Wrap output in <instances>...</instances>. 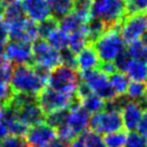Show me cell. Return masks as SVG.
<instances>
[{
    "label": "cell",
    "mask_w": 147,
    "mask_h": 147,
    "mask_svg": "<svg viewBox=\"0 0 147 147\" xmlns=\"http://www.w3.org/2000/svg\"><path fill=\"white\" fill-rule=\"evenodd\" d=\"M49 72L44 68L28 63L13 65L9 82L13 94L38 96L47 84Z\"/></svg>",
    "instance_id": "obj_1"
},
{
    "label": "cell",
    "mask_w": 147,
    "mask_h": 147,
    "mask_svg": "<svg viewBox=\"0 0 147 147\" xmlns=\"http://www.w3.org/2000/svg\"><path fill=\"white\" fill-rule=\"evenodd\" d=\"M126 14L123 0H91L90 15L103 22L107 28H118Z\"/></svg>",
    "instance_id": "obj_2"
},
{
    "label": "cell",
    "mask_w": 147,
    "mask_h": 147,
    "mask_svg": "<svg viewBox=\"0 0 147 147\" xmlns=\"http://www.w3.org/2000/svg\"><path fill=\"white\" fill-rule=\"evenodd\" d=\"M94 46L101 61H114V59L126 49V43L118 28H109L90 44Z\"/></svg>",
    "instance_id": "obj_3"
},
{
    "label": "cell",
    "mask_w": 147,
    "mask_h": 147,
    "mask_svg": "<svg viewBox=\"0 0 147 147\" xmlns=\"http://www.w3.org/2000/svg\"><path fill=\"white\" fill-rule=\"evenodd\" d=\"M37 99L39 105L45 115L63 109H69L74 101L78 100L75 94H63L49 88V86H45L38 94Z\"/></svg>",
    "instance_id": "obj_4"
},
{
    "label": "cell",
    "mask_w": 147,
    "mask_h": 147,
    "mask_svg": "<svg viewBox=\"0 0 147 147\" xmlns=\"http://www.w3.org/2000/svg\"><path fill=\"white\" fill-rule=\"evenodd\" d=\"M80 82L78 71L65 65H58L49 72L47 85L49 88L63 94H75Z\"/></svg>",
    "instance_id": "obj_5"
},
{
    "label": "cell",
    "mask_w": 147,
    "mask_h": 147,
    "mask_svg": "<svg viewBox=\"0 0 147 147\" xmlns=\"http://www.w3.org/2000/svg\"><path fill=\"white\" fill-rule=\"evenodd\" d=\"M32 53V65L52 71L56 67L61 65L60 53L57 49L52 47L43 39H37L31 45Z\"/></svg>",
    "instance_id": "obj_6"
},
{
    "label": "cell",
    "mask_w": 147,
    "mask_h": 147,
    "mask_svg": "<svg viewBox=\"0 0 147 147\" xmlns=\"http://www.w3.org/2000/svg\"><path fill=\"white\" fill-rule=\"evenodd\" d=\"M90 130L98 134H109L123 130V123L120 112L102 110L91 115L89 118Z\"/></svg>",
    "instance_id": "obj_7"
},
{
    "label": "cell",
    "mask_w": 147,
    "mask_h": 147,
    "mask_svg": "<svg viewBox=\"0 0 147 147\" xmlns=\"http://www.w3.org/2000/svg\"><path fill=\"white\" fill-rule=\"evenodd\" d=\"M80 78L89 87L94 94L104 101L112 100L116 97V94L109 82V76L99 69L82 71Z\"/></svg>",
    "instance_id": "obj_8"
},
{
    "label": "cell",
    "mask_w": 147,
    "mask_h": 147,
    "mask_svg": "<svg viewBox=\"0 0 147 147\" xmlns=\"http://www.w3.org/2000/svg\"><path fill=\"white\" fill-rule=\"evenodd\" d=\"M147 29V16L145 14H126L118 25V30L126 44L140 40Z\"/></svg>",
    "instance_id": "obj_9"
},
{
    "label": "cell",
    "mask_w": 147,
    "mask_h": 147,
    "mask_svg": "<svg viewBox=\"0 0 147 147\" xmlns=\"http://www.w3.org/2000/svg\"><path fill=\"white\" fill-rule=\"evenodd\" d=\"M7 28L9 31V39L12 41L26 42L31 44L39 39L37 24L27 17L17 23L7 25Z\"/></svg>",
    "instance_id": "obj_10"
},
{
    "label": "cell",
    "mask_w": 147,
    "mask_h": 147,
    "mask_svg": "<svg viewBox=\"0 0 147 147\" xmlns=\"http://www.w3.org/2000/svg\"><path fill=\"white\" fill-rule=\"evenodd\" d=\"M4 58L12 65H32L31 44L26 42L12 41L4 44Z\"/></svg>",
    "instance_id": "obj_11"
},
{
    "label": "cell",
    "mask_w": 147,
    "mask_h": 147,
    "mask_svg": "<svg viewBox=\"0 0 147 147\" xmlns=\"http://www.w3.org/2000/svg\"><path fill=\"white\" fill-rule=\"evenodd\" d=\"M56 130L46 123L31 126L25 134V140L31 147H46L54 139H56Z\"/></svg>",
    "instance_id": "obj_12"
},
{
    "label": "cell",
    "mask_w": 147,
    "mask_h": 147,
    "mask_svg": "<svg viewBox=\"0 0 147 147\" xmlns=\"http://www.w3.org/2000/svg\"><path fill=\"white\" fill-rule=\"evenodd\" d=\"M89 113L82 107L80 100L74 101L73 104L69 107V113L67 116L65 123L70 127L76 136H80L83 132L87 130L89 126Z\"/></svg>",
    "instance_id": "obj_13"
},
{
    "label": "cell",
    "mask_w": 147,
    "mask_h": 147,
    "mask_svg": "<svg viewBox=\"0 0 147 147\" xmlns=\"http://www.w3.org/2000/svg\"><path fill=\"white\" fill-rule=\"evenodd\" d=\"M25 14L34 23H40L51 16L49 5L45 0H22Z\"/></svg>",
    "instance_id": "obj_14"
},
{
    "label": "cell",
    "mask_w": 147,
    "mask_h": 147,
    "mask_svg": "<svg viewBox=\"0 0 147 147\" xmlns=\"http://www.w3.org/2000/svg\"><path fill=\"white\" fill-rule=\"evenodd\" d=\"M143 111V107L140 105L139 103L129 100L120 111L123 128L129 132L135 130L141 120Z\"/></svg>",
    "instance_id": "obj_15"
},
{
    "label": "cell",
    "mask_w": 147,
    "mask_h": 147,
    "mask_svg": "<svg viewBox=\"0 0 147 147\" xmlns=\"http://www.w3.org/2000/svg\"><path fill=\"white\" fill-rule=\"evenodd\" d=\"M78 59V70L86 71V70L97 69L99 63L101 62L98 54L92 45H87L76 55Z\"/></svg>",
    "instance_id": "obj_16"
},
{
    "label": "cell",
    "mask_w": 147,
    "mask_h": 147,
    "mask_svg": "<svg viewBox=\"0 0 147 147\" xmlns=\"http://www.w3.org/2000/svg\"><path fill=\"white\" fill-rule=\"evenodd\" d=\"M127 98L130 101L139 103L143 107V110L147 109V84L144 82L129 83L128 89L126 91Z\"/></svg>",
    "instance_id": "obj_17"
},
{
    "label": "cell",
    "mask_w": 147,
    "mask_h": 147,
    "mask_svg": "<svg viewBox=\"0 0 147 147\" xmlns=\"http://www.w3.org/2000/svg\"><path fill=\"white\" fill-rule=\"evenodd\" d=\"M2 17L5 25H10L25 20L27 16L25 14L22 0H12L11 2H9L5 5Z\"/></svg>",
    "instance_id": "obj_18"
},
{
    "label": "cell",
    "mask_w": 147,
    "mask_h": 147,
    "mask_svg": "<svg viewBox=\"0 0 147 147\" xmlns=\"http://www.w3.org/2000/svg\"><path fill=\"white\" fill-rule=\"evenodd\" d=\"M86 23L87 22L84 21L82 17H80L76 13L72 11L59 21V27L67 34H70V33H73L78 30L84 29Z\"/></svg>",
    "instance_id": "obj_19"
},
{
    "label": "cell",
    "mask_w": 147,
    "mask_h": 147,
    "mask_svg": "<svg viewBox=\"0 0 147 147\" xmlns=\"http://www.w3.org/2000/svg\"><path fill=\"white\" fill-rule=\"evenodd\" d=\"M45 1L49 5L51 14L55 18H57L58 21L61 20L67 14L72 12L74 9L73 0H45Z\"/></svg>",
    "instance_id": "obj_20"
},
{
    "label": "cell",
    "mask_w": 147,
    "mask_h": 147,
    "mask_svg": "<svg viewBox=\"0 0 147 147\" xmlns=\"http://www.w3.org/2000/svg\"><path fill=\"white\" fill-rule=\"evenodd\" d=\"M125 73L134 82H147V63L131 59L129 65H127Z\"/></svg>",
    "instance_id": "obj_21"
},
{
    "label": "cell",
    "mask_w": 147,
    "mask_h": 147,
    "mask_svg": "<svg viewBox=\"0 0 147 147\" xmlns=\"http://www.w3.org/2000/svg\"><path fill=\"white\" fill-rule=\"evenodd\" d=\"M109 82L113 90L115 91L116 96H123L126 94V91L129 86V78L127 76L125 72L116 71L114 73L109 75Z\"/></svg>",
    "instance_id": "obj_22"
},
{
    "label": "cell",
    "mask_w": 147,
    "mask_h": 147,
    "mask_svg": "<svg viewBox=\"0 0 147 147\" xmlns=\"http://www.w3.org/2000/svg\"><path fill=\"white\" fill-rule=\"evenodd\" d=\"M68 36H69L68 49H71L73 53L78 54L85 46L89 45L87 32H86V26L84 29L78 30V31H75L73 33H70Z\"/></svg>",
    "instance_id": "obj_23"
},
{
    "label": "cell",
    "mask_w": 147,
    "mask_h": 147,
    "mask_svg": "<svg viewBox=\"0 0 147 147\" xmlns=\"http://www.w3.org/2000/svg\"><path fill=\"white\" fill-rule=\"evenodd\" d=\"M106 29L109 28L106 27V25L103 22H101L98 18L90 17L89 21L86 23V32H87L89 44H92Z\"/></svg>",
    "instance_id": "obj_24"
},
{
    "label": "cell",
    "mask_w": 147,
    "mask_h": 147,
    "mask_svg": "<svg viewBox=\"0 0 147 147\" xmlns=\"http://www.w3.org/2000/svg\"><path fill=\"white\" fill-rule=\"evenodd\" d=\"M46 40H47L46 42L52 47L57 49L58 52L67 49L68 44H69V36L65 31H62L60 28H57L56 30H54L53 32L46 38Z\"/></svg>",
    "instance_id": "obj_25"
},
{
    "label": "cell",
    "mask_w": 147,
    "mask_h": 147,
    "mask_svg": "<svg viewBox=\"0 0 147 147\" xmlns=\"http://www.w3.org/2000/svg\"><path fill=\"white\" fill-rule=\"evenodd\" d=\"M80 103H81L83 109L87 111L89 114H94V113H98L104 109L105 101L102 100L100 97H98L97 94H90L89 96L80 100Z\"/></svg>",
    "instance_id": "obj_26"
},
{
    "label": "cell",
    "mask_w": 147,
    "mask_h": 147,
    "mask_svg": "<svg viewBox=\"0 0 147 147\" xmlns=\"http://www.w3.org/2000/svg\"><path fill=\"white\" fill-rule=\"evenodd\" d=\"M126 49L132 59L147 63V46L142 41L136 40V41L128 44V47Z\"/></svg>",
    "instance_id": "obj_27"
},
{
    "label": "cell",
    "mask_w": 147,
    "mask_h": 147,
    "mask_svg": "<svg viewBox=\"0 0 147 147\" xmlns=\"http://www.w3.org/2000/svg\"><path fill=\"white\" fill-rule=\"evenodd\" d=\"M37 26L39 38L46 40V38L49 37L54 30H56L59 27V21L54 16H49L47 18H45L44 21L40 22Z\"/></svg>",
    "instance_id": "obj_28"
},
{
    "label": "cell",
    "mask_w": 147,
    "mask_h": 147,
    "mask_svg": "<svg viewBox=\"0 0 147 147\" xmlns=\"http://www.w3.org/2000/svg\"><path fill=\"white\" fill-rule=\"evenodd\" d=\"M69 113V109H63V110H59L53 113L45 115L44 121L51 127H53L54 129H57L58 127L65 123L67 120V116Z\"/></svg>",
    "instance_id": "obj_29"
},
{
    "label": "cell",
    "mask_w": 147,
    "mask_h": 147,
    "mask_svg": "<svg viewBox=\"0 0 147 147\" xmlns=\"http://www.w3.org/2000/svg\"><path fill=\"white\" fill-rule=\"evenodd\" d=\"M127 140L126 132L123 130L105 134L103 138V142L105 147H125Z\"/></svg>",
    "instance_id": "obj_30"
},
{
    "label": "cell",
    "mask_w": 147,
    "mask_h": 147,
    "mask_svg": "<svg viewBox=\"0 0 147 147\" xmlns=\"http://www.w3.org/2000/svg\"><path fill=\"white\" fill-rule=\"evenodd\" d=\"M80 138L82 139V142L85 147H105L103 138L91 130H86L80 135Z\"/></svg>",
    "instance_id": "obj_31"
},
{
    "label": "cell",
    "mask_w": 147,
    "mask_h": 147,
    "mask_svg": "<svg viewBox=\"0 0 147 147\" xmlns=\"http://www.w3.org/2000/svg\"><path fill=\"white\" fill-rule=\"evenodd\" d=\"M126 13L128 15L147 13V0H127Z\"/></svg>",
    "instance_id": "obj_32"
},
{
    "label": "cell",
    "mask_w": 147,
    "mask_h": 147,
    "mask_svg": "<svg viewBox=\"0 0 147 147\" xmlns=\"http://www.w3.org/2000/svg\"><path fill=\"white\" fill-rule=\"evenodd\" d=\"M60 53V57H61V65H65L71 69L78 70V59H76V55L78 54L73 53L70 49H65L59 52Z\"/></svg>",
    "instance_id": "obj_33"
},
{
    "label": "cell",
    "mask_w": 147,
    "mask_h": 147,
    "mask_svg": "<svg viewBox=\"0 0 147 147\" xmlns=\"http://www.w3.org/2000/svg\"><path fill=\"white\" fill-rule=\"evenodd\" d=\"M1 147H29V145L24 136L10 134L2 139Z\"/></svg>",
    "instance_id": "obj_34"
},
{
    "label": "cell",
    "mask_w": 147,
    "mask_h": 147,
    "mask_svg": "<svg viewBox=\"0 0 147 147\" xmlns=\"http://www.w3.org/2000/svg\"><path fill=\"white\" fill-rule=\"evenodd\" d=\"M125 147H147V139L138 132L131 131L127 135Z\"/></svg>",
    "instance_id": "obj_35"
},
{
    "label": "cell",
    "mask_w": 147,
    "mask_h": 147,
    "mask_svg": "<svg viewBox=\"0 0 147 147\" xmlns=\"http://www.w3.org/2000/svg\"><path fill=\"white\" fill-rule=\"evenodd\" d=\"M132 58L130 57V55L127 52V49L125 51H123L121 53L119 54L117 57L114 59V65L116 67L117 71H120V72H125L126 71L127 65H129V62Z\"/></svg>",
    "instance_id": "obj_36"
},
{
    "label": "cell",
    "mask_w": 147,
    "mask_h": 147,
    "mask_svg": "<svg viewBox=\"0 0 147 147\" xmlns=\"http://www.w3.org/2000/svg\"><path fill=\"white\" fill-rule=\"evenodd\" d=\"M13 65L9 61H5L0 65V83H9L11 73H12Z\"/></svg>",
    "instance_id": "obj_37"
},
{
    "label": "cell",
    "mask_w": 147,
    "mask_h": 147,
    "mask_svg": "<svg viewBox=\"0 0 147 147\" xmlns=\"http://www.w3.org/2000/svg\"><path fill=\"white\" fill-rule=\"evenodd\" d=\"M13 91L11 87L9 86V83H0V103L3 105L12 98Z\"/></svg>",
    "instance_id": "obj_38"
},
{
    "label": "cell",
    "mask_w": 147,
    "mask_h": 147,
    "mask_svg": "<svg viewBox=\"0 0 147 147\" xmlns=\"http://www.w3.org/2000/svg\"><path fill=\"white\" fill-rule=\"evenodd\" d=\"M136 129H138V133L147 139V109L143 111V114H142L141 120H140Z\"/></svg>",
    "instance_id": "obj_39"
},
{
    "label": "cell",
    "mask_w": 147,
    "mask_h": 147,
    "mask_svg": "<svg viewBox=\"0 0 147 147\" xmlns=\"http://www.w3.org/2000/svg\"><path fill=\"white\" fill-rule=\"evenodd\" d=\"M9 41V31L7 25L0 20V45H4Z\"/></svg>",
    "instance_id": "obj_40"
},
{
    "label": "cell",
    "mask_w": 147,
    "mask_h": 147,
    "mask_svg": "<svg viewBox=\"0 0 147 147\" xmlns=\"http://www.w3.org/2000/svg\"><path fill=\"white\" fill-rule=\"evenodd\" d=\"M69 144L70 143H68V142L62 141V140L57 138V139H54L46 147H69Z\"/></svg>",
    "instance_id": "obj_41"
},
{
    "label": "cell",
    "mask_w": 147,
    "mask_h": 147,
    "mask_svg": "<svg viewBox=\"0 0 147 147\" xmlns=\"http://www.w3.org/2000/svg\"><path fill=\"white\" fill-rule=\"evenodd\" d=\"M7 135H9L8 127L4 123V121L2 119H0V140L4 139Z\"/></svg>",
    "instance_id": "obj_42"
},
{
    "label": "cell",
    "mask_w": 147,
    "mask_h": 147,
    "mask_svg": "<svg viewBox=\"0 0 147 147\" xmlns=\"http://www.w3.org/2000/svg\"><path fill=\"white\" fill-rule=\"evenodd\" d=\"M69 147H85V146H84V144H83V142H82V139H81L80 136H78L76 139L73 140V141L69 144Z\"/></svg>",
    "instance_id": "obj_43"
},
{
    "label": "cell",
    "mask_w": 147,
    "mask_h": 147,
    "mask_svg": "<svg viewBox=\"0 0 147 147\" xmlns=\"http://www.w3.org/2000/svg\"><path fill=\"white\" fill-rule=\"evenodd\" d=\"M5 5H7L5 1H4V0H0V20H1V18H2V16H3Z\"/></svg>",
    "instance_id": "obj_44"
},
{
    "label": "cell",
    "mask_w": 147,
    "mask_h": 147,
    "mask_svg": "<svg viewBox=\"0 0 147 147\" xmlns=\"http://www.w3.org/2000/svg\"><path fill=\"white\" fill-rule=\"evenodd\" d=\"M142 42L147 46V29H146V31L144 32L143 36H142Z\"/></svg>",
    "instance_id": "obj_45"
},
{
    "label": "cell",
    "mask_w": 147,
    "mask_h": 147,
    "mask_svg": "<svg viewBox=\"0 0 147 147\" xmlns=\"http://www.w3.org/2000/svg\"><path fill=\"white\" fill-rule=\"evenodd\" d=\"M74 2H76V1H81V0H73Z\"/></svg>",
    "instance_id": "obj_46"
},
{
    "label": "cell",
    "mask_w": 147,
    "mask_h": 147,
    "mask_svg": "<svg viewBox=\"0 0 147 147\" xmlns=\"http://www.w3.org/2000/svg\"><path fill=\"white\" fill-rule=\"evenodd\" d=\"M0 147H1V142H0Z\"/></svg>",
    "instance_id": "obj_47"
},
{
    "label": "cell",
    "mask_w": 147,
    "mask_h": 147,
    "mask_svg": "<svg viewBox=\"0 0 147 147\" xmlns=\"http://www.w3.org/2000/svg\"><path fill=\"white\" fill-rule=\"evenodd\" d=\"M123 1H127V0H123Z\"/></svg>",
    "instance_id": "obj_48"
}]
</instances>
